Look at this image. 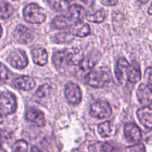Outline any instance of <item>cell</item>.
<instances>
[{
    "instance_id": "obj_3",
    "label": "cell",
    "mask_w": 152,
    "mask_h": 152,
    "mask_svg": "<svg viewBox=\"0 0 152 152\" xmlns=\"http://www.w3.org/2000/svg\"><path fill=\"white\" fill-rule=\"evenodd\" d=\"M17 108L16 96L10 92H4L0 94V111L4 115L13 114Z\"/></svg>"
},
{
    "instance_id": "obj_39",
    "label": "cell",
    "mask_w": 152,
    "mask_h": 152,
    "mask_svg": "<svg viewBox=\"0 0 152 152\" xmlns=\"http://www.w3.org/2000/svg\"><path fill=\"white\" fill-rule=\"evenodd\" d=\"M0 152H6V151H4V149H2V148H0Z\"/></svg>"
},
{
    "instance_id": "obj_35",
    "label": "cell",
    "mask_w": 152,
    "mask_h": 152,
    "mask_svg": "<svg viewBox=\"0 0 152 152\" xmlns=\"http://www.w3.org/2000/svg\"><path fill=\"white\" fill-rule=\"evenodd\" d=\"M148 13H149L150 15H152V3L151 4V6L149 7V8H148Z\"/></svg>"
},
{
    "instance_id": "obj_36",
    "label": "cell",
    "mask_w": 152,
    "mask_h": 152,
    "mask_svg": "<svg viewBox=\"0 0 152 152\" xmlns=\"http://www.w3.org/2000/svg\"><path fill=\"white\" fill-rule=\"evenodd\" d=\"M138 1H139L140 3H142V4H145V3L148 2L149 0H138Z\"/></svg>"
},
{
    "instance_id": "obj_20",
    "label": "cell",
    "mask_w": 152,
    "mask_h": 152,
    "mask_svg": "<svg viewBox=\"0 0 152 152\" xmlns=\"http://www.w3.org/2000/svg\"><path fill=\"white\" fill-rule=\"evenodd\" d=\"M72 25V20L65 16H59L54 18L52 22V26L56 29H65Z\"/></svg>"
},
{
    "instance_id": "obj_30",
    "label": "cell",
    "mask_w": 152,
    "mask_h": 152,
    "mask_svg": "<svg viewBox=\"0 0 152 152\" xmlns=\"http://www.w3.org/2000/svg\"><path fill=\"white\" fill-rule=\"evenodd\" d=\"M114 147L108 143H103L101 146V152H113Z\"/></svg>"
},
{
    "instance_id": "obj_27",
    "label": "cell",
    "mask_w": 152,
    "mask_h": 152,
    "mask_svg": "<svg viewBox=\"0 0 152 152\" xmlns=\"http://www.w3.org/2000/svg\"><path fill=\"white\" fill-rule=\"evenodd\" d=\"M50 91H51V88H50V86L48 84H44L39 88L36 94H37V96L43 98L48 96L50 94Z\"/></svg>"
},
{
    "instance_id": "obj_16",
    "label": "cell",
    "mask_w": 152,
    "mask_h": 152,
    "mask_svg": "<svg viewBox=\"0 0 152 152\" xmlns=\"http://www.w3.org/2000/svg\"><path fill=\"white\" fill-rule=\"evenodd\" d=\"M31 56L34 63L38 65H46L48 62V53L45 48L41 47L35 48L31 50Z\"/></svg>"
},
{
    "instance_id": "obj_15",
    "label": "cell",
    "mask_w": 152,
    "mask_h": 152,
    "mask_svg": "<svg viewBox=\"0 0 152 152\" xmlns=\"http://www.w3.org/2000/svg\"><path fill=\"white\" fill-rule=\"evenodd\" d=\"M36 83L34 79L28 76H22L18 77L14 81V86L20 90L31 91L35 87Z\"/></svg>"
},
{
    "instance_id": "obj_22",
    "label": "cell",
    "mask_w": 152,
    "mask_h": 152,
    "mask_svg": "<svg viewBox=\"0 0 152 152\" xmlns=\"http://www.w3.org/2000/svg\"><path fill=\"white\" fill-rule=\"evenodd\" d=\"M13 7L9 3L3 1L0 3V19H7L13 13Z\"/></svg>"
},
{
    "instance_id": "obj_21",
    "label": "cell",
    "mask_w": 152,
    "mask_h": 152,
    "mask_svg": "<svg viewBox=\"0 0 152 152\" xmlns=\"http://www.w3.org/2000/svg\"><path fill=\"white\" fill-rule=\"evenodd\" d=\"M48 1L50 7L57 11H64L69 7L67 0H48Z\"/></svg>"
},
{
    "instance_id": "obj_41",
    "label": "cell",
    "mask_w": 152,
    "mask_h": 152,
    "mask_svg": "<svg viewBox=\"0 0 152 152\" xmlns=\"http://www.w3.org/2000/svg\"><path fill=\"white\" fill-rule=\"evenodd\" d=\"M13 1H16V0H13Z\"/></svg>"
},
{
    "instance_id": "obj_19",
    "label": "cell",
    "mask_w": 152,
    "mask_h": 152,
    "mask_svg": "<svg viewBox=\"0 0 152 152\" xmlns=\"http://www.w3.org/2000/svg\"><path fill=\"white\" fill-rule=\"evenodd\" d=\"M68 11H69L70 15L71 17L74 19L80 21L82 20L86 16V10L84 7H82L80 4H71L69 7H68Z\"/></svg>"
},
{
    "instance_id": "obj_17",
    "label": "cell",
    "mask_w": 152,
    "mask_h": 152,
    "mask_svg": "<svg viewBox=\"0 0 152 152\" xmlns=\"http://www.w3.org/2000/svg\"><path fill=\"white\" fill-rule=\"evenodd\" d=\"M98 132L102 137H110L116 133V127L111 122L107 121L99 125Z\"/></svg>"
},
{
    "instance_id": "obj_18",
    "label": "cell",
    "mask_w": 152,
    "mask_h": 152,
    "mask_svg": "<svg viewBox=\"0 0 152 152\" xmlns=\"http://www.w3.org/2000/svg\"><path fill=\"white\" fill-rule=\"evenodd\" d=\"M128 80L132 83H137L141 80L140 67L137 62H133L130 65L128 73Z\"/></svg>"
},
{
    "instance_id": "obj_24",
    "label": "cell",
    "mask_w": 152,
    "mask_h": 152,
    "mask_svg": "<svg viewBox=\"0 0 152 152\" xmlns=\"http://www.w3.org/2000/svg\"><path fill=\"white\" fill-rule=\"evenodd\" d=\"M86 18L90 22L99 23V22H102L105 19V12L102 9H100V10H97L96 13L88 15Z\"/></svg>"
},
{
    "instance_id": "obj_1",
    "label": "cell",
    "mask_w": 152,
    "mask_h": 152,
    "mask_svg": "<svg viewBox=\"0 0 152 152\" xmlns=\"http://www.w3.org/2000/svg\"><path fill=\"white\" fill-rule=\"evenodd\" d=\"M111 74L108 68H102L90 71L86 76V82L94 88H102L111 80Z\"/></svg>"
},
{
    "instance_id": "obj_38",
    "label": "cell",
    "mask_w": 152,
    "mask_h": 152,
    "mask_svg": "<svg viewBox=\"0 0 152 152\" xmlns=\"http://www.w3.org/2000/svg\"><path fill=\"white\" fill-rule=\"evenodd\" d=\"M2 122H3V117H2V116H1V114H0V125L2 123Z\"/></svg>"
},
{
    "instance_id": "obj_6",
    "label": "cell",
    "mask_w": 152,
    "mask_h": 152,
    "mask_svg": "<svg viewBox=\"0 0 152 152\" xmlns=\"http://www.w3.org/2000/svg\"><path fill=\"white\" fill-rule=\"evenodd\" d=\"M65 95L68 102L73 105H78L82 100V92L80 87L74 83H68L65 86Z\"/></svg>"
},
{
    "instance_id": "obj_8",
    "label": "cell",
    "mask_w": 152,
    "mask_h": 152,
    "mask_svg": "<svg viewBox=\"0 0 152 152\" xmlns=\"http://www.w3.org/2000/svg\"><path fill=\"white\" fill-rule=\"evenodd\" d=\"M13 37L20 44H27L32 41L34 35L31 30L26 26L19 25L16 27L13 31Z\"/></svg>"
},
{
    "instance_id": "obj_10",
    "label": "cell",
    "mask_w": 152,
    "mask_h": 152,
    "mask_svg": "<svg viewBox=\"0 0 152 152\" xmlns=\"http://www.w3.org/2000/svg\"><path fill=\"white\" fill-rule=\"evenodd\" d=\"M124 134L126 139L132 142H138L141 140L142 133L140 128L134 123H129L125 126Z\"/></svg>"
},
{
    "instance_id": "obj_25",
    "label": "cell",
    "mask_w": 152,
    "mask_h": 152,
    "mask_svg": "<svg viewBox=\"0 0 152 152\" xmlns=\"http://www.w3.org/2000/svg\"><path fill=\"white\" fill-rule=\"evenodd\" d=\"M95 63L94 60L92 57H86L83 59V60L80 62V67L83 71H87V70H91L94 67Z\"/></svg>"
},
{
    "instance_id": "obj_28",
    "label": "cell",
    "mask_w": 152,
    "mask_h": 152,
    "mask_svg": "<svg viewBox=\"0 0 152 152\" xmlns=\"http://www.w3.org/2000/svg\"><path fill=\"white\" fill-rule=\"evenodd\" d=\"M9 71L7 67L0 62V82H4L8 79Z\"/></svg>"
},
{
    "instance_id": "obj_29",
    "label": "cell",
    "mask_w": 152,
    "mask_h": 152,
    "mask_svg": "<svg viewBox=\"0 0 152 152\" xmlns=\"http://www.w3.org/2000/svg\"><path fill=\"white\" fill-rule=\"evenodd\" d=\"M145 146L142 144H137V145H132L128 147L126 152H145Z\"/></svg>"
},
{
    "instance_id": "obj_9",
    "label": "cell",
    "mask_w": 152,
    "mask_h": 152,
    "mask_svg": "<svg viewBox=\"0 0 152 152\" xmlns=\"http://www.w3.org/2000/svg\"><path fill=\"white\" fill-rule=\"evenodd\" d=\"M26 120L37 127H44L46 125V120L44 114L40 110L31 108L26 114Z\"/></svg>"
},
{
    "instance_id": "obj_7",
    "label": "cell",
    "mask_w": 152,
    "mask_h": 152,
    "mask_svg": "<svg viewBox=\"0 0 152 152\" xmlns=\"http://www.w3.org/2000/svg\"><path fill=\"white\" fill-rule=\"evenodd\" d=\"M137 95L140 102L143 106L152 105V85L141 84L137 91Z\"/></svg>"
},
{
    "instance_id": "obj_2",
    "label": "cell",
    "mask_w": 152,
    "mask_h": 152,
    "mask_svg": "<svg viewBox=\"0 0 152 152\" xmlns=\"http://www.w3.org/2000/svg\"><path fill=\"white\" fill-rule=\"evenodd\" d=\"M23 16L25 21L31 24L42 23L47 17L44 9L34 3L28 4L24 8Z\"/></svg>"
},
{
    "instance_id": "obj_26",
    "label": "cell",
    "mask_w": 152,
    "mask_h": 152,
    "mask_svg": "<svg viewBox=\"0 0 152 152\" xmlns=\"http://www.w3.org/2000/svg\"><path fill=\"white\" fill-rule=\"evenodd\" d=\"M28 151V142L23 140L16 142L13 146V152H27Z\"/></svg>"
},
{
    "instance_id": "obj_37",
    "label": "cell",
    "mask_w": 152,
    "mask_h": 152,
    "mask_svg": "<svg viewBox=\"0 0 152 152\" xmlns=\"http://www.w3.org/2000/svg\"><path fill=\"white\" fill-rule=\"evenodd\" d=\"M1 36H2V28H1V25H0V38L1 37Z\"/></svg>"
},
{
    "instance_id": "obj_5",
    "label": "cell",
    "mask_w": 152,
    "mask_h": 152,
    "mask_svg": "<svg viewBox=\"0 0 152 152\" xmlns=\"http://www.w3.org/2000/svg\"><path fill=\"white\" fill-rule=\"evenodd\" d=\"M7 60L12 67L19 70L25 68L28 64L26 53L22 50H16L12 52Z\"/></svg>"
},
{
    "instance_id": "obj_4",
    "label": "cell",
    "mask_w": 152,
    "mask_h": 152,
    "mask_svg": "<svg viewBox=\"0 0 152 152\" xmlns=\"http://www.w3.org/2000/svg\"><path fill=\"white\" fill-rule=\"evenodd\" d=\"M112 110L109 104L105 101H98L91 106V114L99 119L108 118L111 115Z\"/></svg>"
},
{
    "instance_id": "obj_23",
    "label": "cell",
    "mask_w": 152,
    "mask_h": 152,
    "mask_svg": "<svg viewBox=\"0 0 152 152\" xmlns=\"http://www.w3.org/2000/svg\"><path fill=\"white\" fill-rule=\"evenodd\" d=\"M53 62L57 68H63L67 63L65 53L64 51H57L53 54Z\"/></svg>"
},
{
    "instance_id": "obj_32",
    "label": "cell",
    "mask_w": 152,
    "mask_h": 152,
    "mask_svg": "<svg viewBox=\"0 0 152 152\" xmlns=\"http://www.w3.org/2000/svg\"><path fill=\"white\" fill-rule=\"evenodd\" d=\"M101 3L107 6L115 5L117 3L118 0H100Z\"/></svg>"
},
{
    "instance_id": "obj_34",
    "label": "cell",
    "mask_w": 152,
    "mask_h": 152,
    "mask_svg": "<svg viewBox=\"0 0 152 152\" xmlns=\"http://www.w3.org/2000/svg\"><path fill=\"white\" fill-rule=\"evenodd\" d=\"M31 152H42L39 148H37V147H33L32 149H31Z\"/></svg>"
},
{
    "instance_id": "obj_31",
    "label": "cell",
    "mask_w": 152,
    "mask_h": 152,
    "mask_svg": "<svg viewBox=\"0 0 152 152\" xmlns=\"http://www.w3.org/2000/svg\"><path fill=\"white\" fill-rule=\"evenodd\" d=\"M0 137L4 138V139H9L10 137V133L8 131L0 129Z\"/></svg>"
},
{
    "instance_id": "obj_12",
    "label": "cell",
    "mask_w": 152,
    "mask_h": 152,
    "mask_svg": "<svg viewBox=\"0 0 152 152\" xmlns=\"http://www.w3.org/2000/svg\"><path fill=\"white\" fill-rule=\"evenodd\" d=\"M138 119L141 124L148 129H152V108L149 106H144L137 112Z\"/></svg>"
},
{
    "instance_id": "obj_33",
    "label": "cell",
    "mask_w": 152,
    "mask_h": 152,
    "mask_svg": "<svg viewBox=\"0 0 152 152\" xmlns=\"http://www.w3.org/2000/svg\"><path fill=\"white\" fill-rule=\"evenodd\" d=\"M81 1H83L86 5L89 6V7L91 6L92 4H94V0H81Z\"/></svg>"
},
{
    "instance_id": "obj_14",
    "label": "cell",
    "mask_w": 152,
    "mask_h": 152,
    "mask_svg": "<svg viewBox=\"0 0 152 152\" xmlns=\"http://www.w3.org/2000/svg\"><path fill=\"white\" fill-rule=\"evenodd\" d=\"M67 63L72 65H78L84 59L83 51L78 48L68 49L65 51Z\"/></svg>"
},
{
    "instance_id": "obj_11",
    "label": "cell",
    "mask_w": 152,
    "mask_h": 152,
    "mask_svg": "<svg viewBox=\"0 0 152 152\" xmlns=\"http://www.w3.org/2000/svg\"><path fill=\"white\" fill-rule=\"evenodd\" d=\"M130 64L124 58H121L118 60L116 67V77L121 84H125L128 80V73H129Z\"/></svg>"
},
{
    "instance_id": "obj_40",
    "label": "cell",
    "mask_w": 152,
    "mask_h": 152,
    "mask_svg": "<svg viewBox=\"0 0 152 152\" xmlns=\"http://www.w3.org/2000/svg\"><path fill=\"white\" fill-rule=\"evenodd\" d=\"M1 141H0V146H1Z\"/></svg>"
},
{
    "instance_id": "obj_13",
    "label": "cell",
    "mask_w": 152,
    "mask_h": 152,
    "mask_svg": "<svg viewBox=\"0 0 152 152\" xmlns=\"http://www.w3.org/2000/svg\"><path fill=\"white\" fill-rule=\"evenodd\" d=\"M70 33L76 37H86L90 34L91 28L87 23L80 20L70 26Z\"/></svg>"
}]
</instances>
